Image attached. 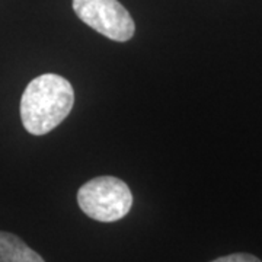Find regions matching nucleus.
Listing matches in <instances>:
<instances>
[{
  "instance_id": "1",
  "label": "nucleus",
  "mask_w": 262,
  "mask_h": 262,
  "mask_svg": "<svg viewBox=\"0 0 262 262\" xmlns=\"http://www.w3.org/2000/svg\"><path fill=\"white\" fill-rule=\"evenodd\" d=\"M75 103V91L63 76L46 73L31 80L20 99V120L29 134L44 136L61 124Z\"/></svg>"
},
{
  "instance_id": "2",
  "label": "nucleus",
  "mask_w": 262,
  "mask_h": 262,
  "mask_svg": "<svg viewBox=\"0 0 262 262\" xmlns=\"http://www.w3.org/2000/svg\"><path fill=\"white\" fill-rule=\"evenodd\" d=\"M77 203L88 217L102 223H113L128 214L133 206V194L121 179L98 177L80 187Z\"/></svg>"
},
{
  "instance_id": "3",
  "label": "nucleus",
  "mask_w": 262,
  "mask_h": 262,
  "mask_svg": "<svg viewBox=\"0 0 262 262\" xmlns=\"http://www.w3.org/2000/svg\"><path fill=\"white\" fill-rule=\"evenodd\" d=\"M73 10L88 27L113 41L125 42L136 32L134 20L118 0H73Z\"/></svg>"
},
{
  "instance_id": "4",
  "label": "nucleus",
  "mask_w": 262,
  "mask_h": 262,
  "mask_svg": "<svg viewBox=\"0 0 262 262\" xmlns=\"http://www.w3.org/2000/svg\"><path fill=\"white\" fill-rule=\"evenodd\" d=\"M0 262H46L22 239L0 232Z\"/></svg>"
},
{
  "instance_id": "5",
  "label": "nucleus",
  "mask_w": 262,
  "mask_h": 262,
  "mask_svg": "<svg viewBox=\"0 0 262 262\" xmlns=\"http://www.w3.org/2000/svg\"><path fill=\"white\" fill-rule=\"evenodd\" d=\"M211 262H261V259L251 253H232V255L220 256Z\"/></svg>"
}]
</instances>
